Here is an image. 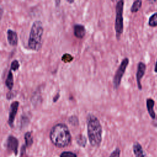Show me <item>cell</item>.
I'll use <instances>...</instances> for the list:
<instances>
[{
    "label": "cell",
    "instance_id": "cell-10",
    "mask_svg": "<svg viewBox=\"0 0 157 157\" xmlns=\"http://www.w3.org/2000/svg\"><path fill=\"white\" fill-rule=\"evenodd\" d=\"M86 29L81 24H75L74 26V34L78 39H83L85 35Z\"/></svg>",
    "mask_w": 157,
    "mask_h": 157
},
{
    "label": "cell",
    "instance_id": "cell-20",
    "mask_svg": "<svg viewBox=\"0 0 157 157\" xmlns=\"http://www.w3.org/2000/svg\"><path fill=\"white\" fill-rule=\"evenodd\" d=\"M73 57L69 53H65L63 55L61 58V60L64 63H69L72 61Z\"/></svg>",
    "mask_w": 157,
    "mask_h": 157
},
{
    "label": "cell",
    "instance_id": "cell-2",
    "mask_svg": "<svg viewBox=\"0 0 157 157\" xmlns=\"http://www.w3.org/2000/svg\"><path fill=\"white\" fill-rule=\"evenodd\" d=\"M87 134L90 145L93 147H99L102 141V128L98 118L90 113L86 118Z\"/></svg>",
    "mask_w": 157,
    "mask_h": 157
},
{
    "label": "cell",
    "instance_id": "cell-25",
    "mask_svg": "<svg viewBox=\"0 0 157 157\" xmlns=\"http://www.w3.org/2000/svg\"><path fill=\"white\" fill-rule=\"evenodd\" d=\"M59 97H60V93H56V95L53 97V102H57V101L59 99Z\"/></svg>",
    "mask_w": 157,
    "mask_h": 157
},
{
    "label": "cell",
    "instance_id": "cell-21",
    "mask_svg": "<svg viewBox=\"0 0 157 157\" xmlns=\"http://www.w3.org/2000/svg\"><path fill=\"white\" fill-rule=\"evenodd\" d=\"M29 117L28 116H26V115H24L21 117V121H20V124H21V127H23L25 126L26 125H27L29 123Z\"/></svg>",
    "mask_w": 157,
    "mask_h": 157
},
{
    "label": "cell",
    "instance_id": "cell-19",
    "mask_svg": "<svg viewBox=\"0 0 157 157\" xmlns=\"http://www.w3.org/2000/svg\"><path fill=\"white\" fill-rule=\"evenodd\" d=\"M19 67H20V63L18 60L15 59L11 63V64H10V70L11 71H16L19 69Z\"/></svg>",
    "mask_w": 157,
    "mask_h": 157
},
{
    "label": "cell",
    "instance_id": "cell-6",
    "mask_svg": "<svg viewBox=\"0 0 157 157\" xmlns=\"http://www.w3.org/2000/svg\"><path fill=\"white\" fill-rule=\"evenodd\" d=\"M146 68H147V66L144 63H143L142 61H140L138 63L136 77L137 87L139 90H142V86L141 84V80H142V77H144V75H145V73L146 71Z\"/></svg>",
    "mask_w": 157,
    "mask_h": 157
},
{
    "label": "cell",
    "instance_id": "cell-16",
    "mask_svg": "<svg viewBox=\"0 0 157 157\" xmlns=\"http://www.w3.org/2000/svg\"><path fill=\"white\" fill-rule=\"evenodd\" d=\"M75 140H76V142L77 144L82 147H85L86 144V142H87V140H86V138L82 134H79L78 135L76 138H75Z\"/></svg>",
    "mask_w": 157,
    "mask_h": 157
},
{
    "label": "cell",
    "instance_id": "cell-5",
    "mask_svg": "<svg viewBox=\"0 0 157 157\" xmlns=\"http://www.w3.org/2000/svg\"><path fill=\"white\" fill-rule=\"evenodd\" d=\"M129 63V59L128 58H124L121 62L118 68L117 69L113 79V85L115 89H118L120 85L121 81L123 76L126 71V67H128Z\"/></svg>",
    "mask_w": 157,
    "mask_h": 157
},
{
    "label": "cell",
    "instance_id": "cell-11",
    "mask_svg": "<svg viewBox=\"0 0 157 157\" xmlns=\"http://www.w3.org/2000/svg\"><path fill=\"white\" fill-rule=\"evenodd\" d=\"M155 101L151 98H148L146 100V106H147V109L148 111V113L150 115V117L153 119V120H155L156 119V113L155 112L153 109V107L155 105Z\"/></svg>",
    "mask_w": 157,
    "mask_h": 157
},
{
    "label": "cell",
    "instance_id": "cell-18",
    "mask_svg": "<svg viewBox=\"0 0 157 157\" xmlns=\"http://www.w3.org/2000/svg\"><path fill=\"white\" fill-rule=\"evenodd\" d=\"M68 121H69V123L71 124H72V126H77L78 124V119L77 117L75 115L71 116L69 118Z\"/></svg>",
    "mask_w": 157,
    "mask_h": 157
},
{
    "label": "cell",
    "instance_id": "cell-26",
    "mask_svg": "<svg viewBox=\"0 0 157 157\" xmlns=\"http://www.w3.org/2000/svg\"><path fill=\"white\" fill-rule=\"evenodd\" d=\"M154 72L155 73H157V59H156V61L155 63V67H154Z\"/></svg>",
    "mask_w": 157,
    "mask_h": 157
},
{
    "label": "cell",
    "instance_id": "cell-23",
    "mask_svg": "<svg viewBox=\"0 0 157 157\" xmlns=\"http://www.w3.org/2000/svg\"><path fill=\"white\" fill-rule=\"evenodd\" d=\"M120 150L119 148H116L115 150L111 153L109 157H120Z\"/></svg>",
    "mask_w": 157,
    "mask_h": 157
},
{
    "label": "cell",
    "instance_id": "cell-13",
    "mask_svg": "<svg viewBox=\"0 0 157 157\" xmlns=\"http://www.w3.org/2000/svg\"><path fill=\"white\" fill-rule=\"evenodd\" d=\"M13 83L14 82H13V74L12 72V71L10 70L8 72V75L5 82V85L8 88L9 91H12V89L13 88Z\"/></svg>",
    "mask_w": 157,
    "mask_h": 157
},
{
    "label": "cell",
    "instance_id": "cell-22",
    "mask_svg": "<svg viewBox=\"0 0 157 157\" xmlns=\"http://www.w3.org/2000/svg\"><path fill=\"white\" fill-rule=\"evenodd\" d=\"M59 157H77V155L72 151H63L62 152Z\"/></svg>",
    "mask_w": 157,
    "mask_h": 157
},
{
    "label": "cell",
    "instance_id": "cell-15",
    "mask_svg": "<svg viewBox=\"0 0 157 157\" xmlns=\"http://www.w3.org/2000/svg\"><path fill=\"white\" fill-rule=\"evenodd\" d=\"M142 4V1L141 0L134 1L131 7V9H130L131 12L132 13L137 12L139 10V9L141 8Z\"/></svg>",
    "mask_w": 157,
    "mask_h": 157
},
{
    "label": "cell",
    "instance_id": "cell-24",
    "mask_svg": "<svg viewBox=\"0 0 157 157\" xmlns=\"http://www.w3.org/2000/svg\"><path fill=\"white\" fill-rule=\"evenodd\" d=\"M15 93L12 91H9L7 94H6V98L8 100H10V99H12L13 98L15 97Z\"/></svg>",
    "mask_w": 157,
    "mask_h": 157
},
{
    "label": "cell",
    "instance_id": "cell-14",
    "mask_svg": "<svg viewBox=\"0 0 157 157\" xmlns=\"http://www.w3.org/2000/svg\"><path fill=\"white\" fill-rule=\"evenodd\" d=\"M24 139L25 140V145L26 147H29L33 145L34 140H33V137L32 136L31 132L27 131L24 135Z\"/></svg>",
    "mask_w": 157,
    "mask_h": 157
},
{
    "label": "cell",
    "instance_id": "cell-17",
    "mask_svg": "<svg viewBox=\"0 0 157 157\" xmlns=\"http://www.w3.org/2000/svg\"><path fill=\"white\" fill-rule=\"evenodd\" d=\"M148 24L150 27L157 26V12L153 13L149 18Z\"/></svg>",
    "mask_w": 157,
    "mask_h": 157
},
{
    "label": "cell",
    "instance_id": "cell-28",
    "mask_svg": "<svg viewBox=\"0 0 157 157\" xmlns=\"http://www.w3.org/2000/svg\"><path fill=\"white\" fill-rule=\"evenodd\" d=\"M67 2L70 3V4H71V3H73L74 2V1H67Z\"/></svg>",
    "mask_w": 157,
    "mask_h": 157
},
{
    "label": "cell",
    "instance_id": "cell-7",
    "mask_svg": "<svg viewBox=\"0 0 157 157\" xmlns=\"http://www.w3.org/2000/svg\"><path fill=\"white\" fill-rule=\"evenodd\" d=\"M19 104L20 103L18 101H13L10 105L9 118H8V124L10 128L13 127V123L15 118V116L18 111Z\"/></svg>",
    "mask_w": 157,
    "mask_h": 157
},
{
    "label": "cell",
    "instance_id": "cell-3",
    "mask_svg": "<svg viewBox=\"0 0 157 157\" xmlns=\"http://www.w3.org/2000/svg\"><path fill=\"white\" fill-rule=\"evenodd\" d=\"M44 33L42 23L39 20L33 22L28 39V45L31 50L39 51L42 47V38Z\"/></svg>",
    "mask_w": 157,
    "mask_h": 157
},
{
    "label": "cell",
    "instance_id": "cell-4",
    "mask_svg": "<svg viewBox=\"0 0 157 157\" xmlns=\"http://www.w3.org/2000/svg\"><path fill=\"white\" fill-rule=\"evenodd\" d=\"M124 2L123 0L118 1L115 7V29L116 33V37L117 40H119L121 35L123 32V7Z\"/></svg>",
    "mask_w": 157,
    "mask_h": 157
},
{
    "label": "cell",
    "instance_id": "cell-12",
    "mask_svg": "<svg viewBox=\"0 0 157 157\" xmlns=\"http://www.w3.org/2000/svg\"><path fill=\"white\" fill-rule=\"evenodd\" d=\"M132 150L135 157H146L142 145L138 142H135L133 144Z\"/></svg>",
    "mask_w": 157,
    "mask_h": 157
},
{
    "label": "cell",
    "instance_id": "cell-8",
    "mask_svg": "<svg viewBox=\"0 0 157 157\" xmlns=\"http://www.w3.org/2000/svg\"><path fill=\"white\" fill-rule=\"evenodd\" d=\"M6 147L9 151L12 152L17 155L18 153V140L13 136L10 135L8 136L6 141Z\"/></svg>",
    "mask_w": 157,
    "mask_h": 157
},
{
    "label": "cell",
    "instance_id": "cell-9",
    "mask_svg": "<svg viewBox=\"0 0 157 157\" xmlns=\"http://www.w3.org/2000/svg\"><path fill=\"white\" fill-rule=\"evenodd\" d=\"M7 41L9 45L12 46H16L18 44V36L17 33L11 29H9L7 31Z\"/></svg>",
    "mask_w": 157,
    "mask_h": 157
},
{
    "label": "cell",
    "instance_id": "cell-27",
    "mask_svg": "<svg viewBox=\"0 0 157 157\" xmlns=\"http://www.w3.org/2000/svg\"><path fill=\"white\" fill-rule=\"evenodd\" d=\"M1 17H2V12H3V10H2V8H1Z\"/></svg>",
    "mask_w": 157,
    "mask_h": 157
},
{
    "label": "cell",
    "instance_id": "cell-1",
    "mask_svg": "<svg viewBox=\"0 0 157 157\" xmlns=\"http://www.w3.org/2000/svg\"><path fill=\"white\" fill-rule=\"evenodd\" d=\"M52 144L58 147L64 148L68 146L71 142V134L67 126L64 123H57L54 125L49 134Z\"/></svg>",
    "mask_w": 157,
    "mask_h": 157
}]
</instances>
